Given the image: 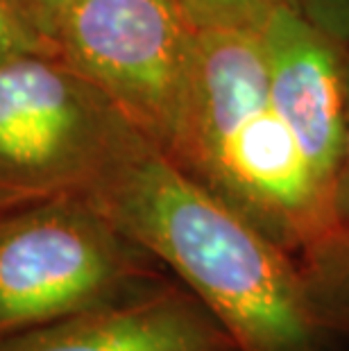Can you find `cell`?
Returning a JSON list of instances; mask_svg holds the SVG:
<instances>
[{"label":"cell","mask_w":349,"mask_h":351,"mask_svg":"<svg viewBox=\"0 0 349 351\" xmlns=\"http://www.w3.org/2000/svg\"><path fill=\"white\" fill-rule=\"evenodd\" d=\"M200 29L258 27L274 0H184Z\"/></svg>","instance_id":"cell-10"},{"label":"cell","mask_w":349,"mask_h":351,"mask_svg":"<svg viewBox=\"0 0 349 351\" xmlns=\"http://www.w3.org/2000/svg\"><path fill=\"white\" fill-rule=\"evenodd\" d=\"M0 351H239L206 306L177 279L0 338Z\"/></svg>","instance_id":"cell-7"},{"label":"cell","mask_w":349,"mask_h":351,"mask_svg":"<svg viewBox=\"0 0 349 351\" xmlns=\"http://www.w3.org/2000/svg\"><path fill=\"white\" fill-rule=\"evenodd\" d=\"M50 36L57 55L170 156L195 84L200 27L184 0H73Z\"/></svg>","instance_id":"cell-5"},{"label":"cell","mask_w":349,"mask_h":351,"mask_svg":"<svg viewBox=\"0 0 349 351\" xmlns=\"http://www.w3.org/2000/svg\"><path fill=\"white\" fill-rule=\"evenodd\" d=\"M304 297L329 338H349V222H338L295 254Z\"/></svg>","instance_id":"cell-8"},{"label":"cell","mask_w":349,"mask_h":351,"mask_svg":"<svg viewBox=\"0 0 349 351\" xmlns=\"http://www.w3.org/2000/svg\"><path fill=\"white\" fill-rule=\"evenodd\" d=\"M270 100L320 184L331 193L343 145L347 48L288 3L258 25Z\"/></svg>","instance_id":"cell-6"},{"label":"cell","mask_w":349,"mask_h":351,"mask_svg":"<svg viewBox=\"0 0 349 351\" xmlns=\"http://www.w3.org/2000/svg\"><path fill=\"white\" fill-rule=\"evenodd\" d=\"M274 3H288V5H295L297 7V0H274Z\"/></svg>","instance_id":"cell-14"},{"label":"cell","mask_w":349,"mask_h":351,"mask_svg":"<svg viewBox=\"0 0 349 351\" xmlns=\"http://www.w3.org/2000/svg\"><path fill=\"white\" fill-rule=\"evenodd\" d=\"M32 7L36 12H39V16L43 19V23H46L48 32H50V25H53V21L59 12L64 10V7H69L73 0H29Z\"/></svg>","instance_id":"cell-13"},{"label":"cell","mask_w":349,"mask_h":351,"mask_svg":"<svg viewBox=\"0 0 349 351\" xmlns=\"http://www.w3.org/2000/svg\"><path fill=\"white\" fill-rule=\"evenodd\" d=\"M297 7L326 34L349 46V0H297Z\"/></svg>","instance_id":"cell-11"},{"label":"cell","mask_w":349,"mask_h":351,"mask_svg":"<svg viewBox=\"0 0 349 351\" xmlns=\"http://www.w3.org/2000/svg\"><path fill=\"white\" fill-rule=\"evenodd\" d=\"M168 159L293 256L338 225L270 100L258 27L200 29L189 118Z\"/></svg>","instance_id":"cell-2"},{"label":"cell","mask_w":349,"mask_h":351,"mask_svg":"<svg viewBox=\"0 0 349 351\" xmlns=\"http://www.w3.org/2000/svg\"><path fill=\"white\" fill-rule=\"evenodd\" d=\"M163 279L166 267L82 195L0 211V338Z\"/></svg>","instance_id":"cell-3"},{"label":"cell","mask_w":349,"mask_h":351,"mask_svg":"<svg viewBox=\"0 0 349 351\" xmlns=\"http://www.w3.org/2000/svg\"><path fill=\"white\" fill-rule=\"evenodd\" d=\"M82 197L173 272L239 351H329L293 254L147 138Z\"/></svg>","instance_id":"cell-1"},{"label":"cell","mask_w":349,"mask_h":351,"mask_svg":"<svg viewBox=\"0 0 349 351\" xmlns=\"http://www.w3.org/2000/svg\"><path fill=\"white\" fill-rule=\"evenodd\" d=\"M27 55H57L53 36L29 0H0V66Z\"/></svg>","instance_id":"cell-9"},{"label":"cell","mask_w":349,"mask_h":351,"mask_svg":"<svg viewBox=\"0 0 349 351\" xmlns=\"http://www.w3.org/2000/svg\"><path fill=\"white\" fill-rule=\"evenodd\" d=\"M141 138L59 55L0 66V211L84 195Z\"/></svg>","instance_id":"cell-4"},{"label":"cell","mask_w":349,"mask_h":351,"mask_svg":"<svg viewBox=\"0 0 349 351\" xmlns=\"http://www.w3.org/2000/svg\"><path fill=\"white\" fill-rule=\"evenodd\" d=\"M333 213L338 222H349V48H347V98H345V125L343 145L336 179H333Z\"/></svg>","instance_id":"cell-12"}]
</instances>
